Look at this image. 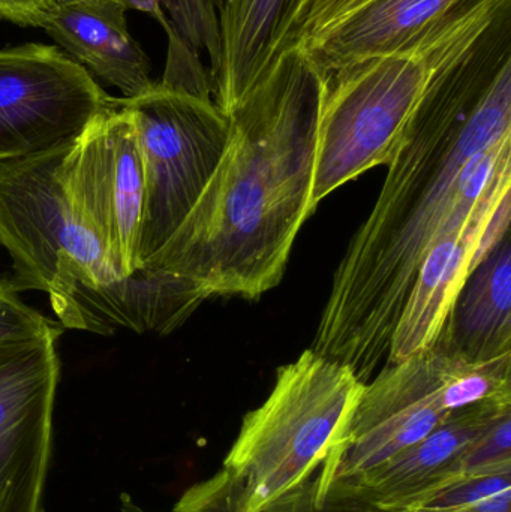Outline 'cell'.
Listing matches in <instances>:
<instances>
[{
    "label": "cell",
    "instance_id": "cell-12",
    "mask_svg": "<svg viewBox=\"0 0 511 512\" xmlns=\"http://www.w3.org/2000/svg\"><path fill=\"white\" fill-rule=\"evenodd\" d=\"M48 297L63 327L102 336L120 330L167 336L207 300L192 280L147 267L96 286L72 282Z\"/></svg>",
    "mask_w": 511,
    "mask_h": 512
},
{
    "label": "cell",
    "instance_id": "cell-21",
    "mask_svg": "<svg viewBox=\"0 0 511 512\" xmlns=\"http://www.w3.org/2000/svg\"><path fill=\"white\" fill-rule=\"evenodd\" d=\"M258 512H368L360 505L332 495H321L317 480L309 478Z\"/></svg>",
    "mask_w": 511,
    "mask_h": 512
},
{
    "label": "cell",
    "instance_id": "cell-13",
    "mask_svg": "<svg viewBox=\"0 0 511 512\" xmlns=\"http://www.w3.org/2000/svg\"><path fill=\"white\" fill-rule=\"evenodd\" d=\"M509 409L511 400H497L455 412L419 444L324 495L347 499L368 512H411L456 480L459 457Z\"/></svg>",
    "mask_w": 511,
    "mask_h": 512
},
{
    "label": "cell",
    "instance_id": "cell-9",
    "mask_svg": "<svg viewBox=\"0 0 511 512\" xmlns=\"http://www.w3.org/2000/svg\"><path fill=\"white\" fill-rule=\"evenodd\" d=\"M101 84L56 45L0 50V162L71 143L111 104Z\"/></svg>",
    "mask_w": 511,
    "mask_h": 512
},
{
    "label": "cell",
    "instance_id": "cell-27",
    "mask_svg": "<svg viewBox=\"0 0 511 512\" xmlns=\"http://www.w3.org/2000/svg\"><path fill=\"white\" fill-rule=\"evenodd\" d=\"M54 2H56V5H68V3L81 2V0H54ZM123 2H125V0H123Z\"/></svg>",
    "mask_w": 511,
    "mask_h": 512
},
{
    "label": "cell",
    "instance_id": "cell-11",
    "mask_svg": "<svg viewBox=\"0 0 511 512\" xmlns=\"http://www.w3.org/2000/svg\"><path fill=\"white\" fill-rule=\"evenodd\" d=\"M510 221L511 183L495 191L467 224L431 249L402 307L384 364L434 348L462 286L509 236Z\"/></svg>",
    "mask_w": 511,
    "mask_h": 512
},
{
    "label": "cell",
    "instance_id": "cell-10",
    "mask_svg": "<svg viewBox=\"0 0 511 512\" xmlns=\"http://www.w3.org/2000/svg\"><path fill=\"white\" fill-rule=\"evenodd\" d=\"M60 334L0 345V512H44Z\"/></svg>",
    "mask_w": 511,
    "mask_h": 512
},
{
    "label": "cell",
    "instance_id": "cell-4",
    "mask_svg": "<svg viewBox=\"0 0 511 512\" xmlns=\"http://www.w3.org/2000/svg\"><path fill=\"white\" fill-rule=\"evenodd\" d=\"M365 382L347 364L306 349L279 367L269 397L243 418L222 471L239 512H258L308 481L344 439Z\"/></svg>",
    "mask_w": 511,
    "mask_h": 512
},
{
    "label": "cell",
    "instance_id": "cell-19",
    "mask_svg": "<svg viewBox=\"0 0 511 512\" xmlns=\"http://www.w3.org/2000/svg\"><path fill=\"white\" fill-rule=\"evenodd\" d=\"M511 471V409L503 412L479 438L474 439L456 463L455 477H476Z\"/></svg>",
    "mask_w": 511,
    "mask_h": 512
},
{
    "label": "cell",
    "instance_id": "cell-20",
    "mask_svg": "<svg viewBox=\"0 0 511 512\" xmlns=\"http://www.w3.org/2000/svg\"><path fill=\"white\" fill-rule=\"evenodd\" d=\"M511 489V471L459 478L432 493L411 512H450L461 510Z\"/></svg>",
    "mask_w": 511,
    "mask_h": 512
},
{
    "label": "cell",
    "instance_id": "cell-26",
    "mask_svg": "<svg viewBox=\"0 0 511 512\" xmlns=\"http://www.w3.org/2000/svg\"><path fill=\"white\" fill-rule=\"evenodd\" d=\"M11 295H17L15 292L11 291L8 283L5 280H0V298L11 297Z\"/></svg>",
    "mask_w": 511,
    "mask_h": 512
},
{
    "label": "cell",
    "instance_id": "cell-25",
    "mask_svg": "<svg viewBox=\"0 0 511 512\" xmlns=\"http://www.w3.org/2000/svg\"><path fill=\"white\" fill-rule=\"evenodd\" d=\"M128 9H135V11L146 12L150 17L155 18L164 30L170 27L167 15H165L162 0H125Z\"/></svg>",
    "mask_w": 511,
    "mask_h": 512
},
{
    "label": "cell",
    "instance_id": "cell-1",
    "mask_svg": "<svg viewBox=\"0 0 511 512\" xmlns=\"http://www.w3.org/2000/svg\"><path fill=\"white\" fill-rule=\"evenodd\" d=\"M342 256L312 348L369 382L431 249L511 183V8L429 90Z\"/></svg>",
    "mask_w": 511,
    "mask_h": 512
},
{
    "label": "cell",
    "instance_id": "cell-5",
    "mask_svg": "<svg viewBox=\"0 0 511 512\" xmlns=\"http://www.w3.org/2000/svg\"><path fill=\"white\" fill-rule=\"evenodd\" d=\"M117 99L134 119L143 161V267L176 233L215 173L227 146L228 119L212 98L161 81L134 98Z\"/></svg>",
    "mask_w": 511,
    "mask_h": 512
},
{
    "label": "cell",
    "instance_id": "cell-8",
    "mask_svg": "<svg viewBox=\"0 0 511 512\" xmlns=\"http://www.w3.org/2000/svg\"><path fill=\"white\" fill-rule=\"evenodd\" d=\"M450 358L435 345L384 364L366 382L344 439L315 478L321 495L419 444L452 415L444 405Z\"/></svg>",
    "mask_w": 511,
    "mask_h": 512
},
{
    "label": "cell",
    "instance_id": "cell-2",
    "mask_svg": "<svg viewBox=\"0 0 511 512\" xmlns=\"http://www.w3.org/2000/svg\"><path fill=\"white\" fill-rule=\"evenodd\" d=\"M327 77L302 48L279 54L224 114L221 161L185 221L143 267L210 297L257 300L284 277L312 206Z\"/></svg>",
    "mask_w": 511,
    "mask_h": 512
},
{
    "label": "cell",
    "instance_id": "cell-15",
    "mask_svg": "<svg viewBox=\"0 0 511 512\" xmlns=\"http://www.w3.org/2000/svg\"><path fill=\"white\" fill-rule=\"evenodd\" d=\"M473 0H369L300 45L324 75L387 56Z\"/></svg>",
    "mask_w": 511,
    "mask_h": 512
},
{
    "label": "cell",
    "instance_id": "cell-22",
    "mask_svg": "<svg viewBox=\"0 0 511 512\" xmlns=\"http://www.w3.org/2000/svg\"><path fill=\"white\" fill-rule=\"evenodd\" d=\"M57 327L60 325L26 306L17 295L0 298V345L41 336Z\"/></svg>",
    "mask_w": 511,
    "mask_h": 512
},
{
    "label": "cell",
    "instance_id": "cell-3",
    "mask_svg": "<svg viewBox=\"0 0 511 512\" xmlns=\"http://www.w3.org/2000/svg\"><path fill=\"white\" fill-rule=\"evenodd\" d=\"M511 0H473L422 38L387 56L326 75L312 206L389 164L429 90L458 65Z\"/></svg>",
    "mask_w": 511,
    "mask_h": 512
},
{
    "label": "cell",
    "instance_id": "cell-14",
    "mask_svg": "<svg viewBox=\"0 0 511 512\" xmlns=\"http://www.w3.org/2000/svg\"><path fill=\"white\" fill-rule=\"evenodd\" d=\"M126 11L128 5L123 0L56 5L42 29L96 81L116 87L123 98H134L155 81L150 78L149 57L129 33Z\"/></svg>",
    "mask_w": 511,
    "mask_h": 512
},
{
    "label": "cell",
    "instance_id": "cell-16",
    "mask_svg": "<svg viewBox=\"0 0 511 512\" xmlns=\"http://www.w3.org/2000/svg\"><path fill=\"white\" fill-rule=\"evenodd\" d=\"M435 345L468 361L511 354L510 234L468 277Z\"/></svg>",
    "mask_w": 511,
    "mask_h": 512
},
{
    "label": "cell",
    "instance_id": "cell-7",
    "mask_svg": "<svg viewBox=\"0 0 511 512\" xmlns=\"http://www.w3.org/2000/svg\"><path fill=\"white\" fill-rule=\"evenodd\" d=\"M62 182L81 230L101 249L111 271L128 277L141 268L143 161L134 119L119 99H111L72 141Z\"/></svg>",
    "mask_w": 511,
    "mask_h": 512
},
{
    "label": "cell",
    "instance_id": "cell-23",
    "mask_svg": "<svg viewBox=\"0 0 511 512\" xmlns=\"http://www.w3.org/2000/svg\"><path fill=\"white\" fill-rule=\"evenodd\" d=\"M54 0H0V20L23 27H42Z\"/></svg>",
    "mask_w": 511,
    "mask_h": 512
},
{
    "label": "cell",
    "instance_id": "cell-17",
    "mask_svg": "<svg viewBox=\"0 0 511 512\" xmlns=\"http://www.w3.org/2000/svg\"><path fill=\"white\" fill-rule=\"evenodd\" d=\"M296 0H225L219 11L221 56L212 98L222 114L233 108L272 63L273 47Z\"/></svg>",
    "mask_w": 511,
    "mask_h": 512
},
{
    "label": "cell",
    "instance_id": "cell-6",
    "mask_svg": "<svg viewBox=\"0 0 511 512\" xmlns=\"http://www.w3.org/2000/svg\"><path fill=\"white\" fill-rule=\"evenodd\" d=\"M72 143V141H71ZM71 143L0 162V245L12 259V292L51 294L72 282L119 279L72 212L62 182Z\"/></svg>",
    "mask_w": 511,
    "mask_h": 512
},
{
    "label": "cell",
    "instance_id": "cell-24",
    "mask_svg": "<svg viewBox=\"0 0 511 512\" xmlns=\"http://www.w3.org/2000/svg\"><path fill=\"white\" fill-rule=\"evenodd\" d=\"M450 512H511V489L503 490V492L483 499L477 504Z\"/></svg>",
    "mask_w": 511,
    "mask_h": 512
},
{
    "label": "cell",
    "instance_id": "cell-18",
    "mask_svg": "<svg viewBox=\"0 0 511 512\" xmlns=\"http://www.w3.org/2000/svg\"><path fill=\"white\" fill-rule=\"evenodd\" d=\"M366 2L369 0H296L276 39L272 62L279 54L300 47L312 36L356 11Z\"/></svg>",
    "mask_w": 511,
    "mask_h": 512
}]
</instances>
